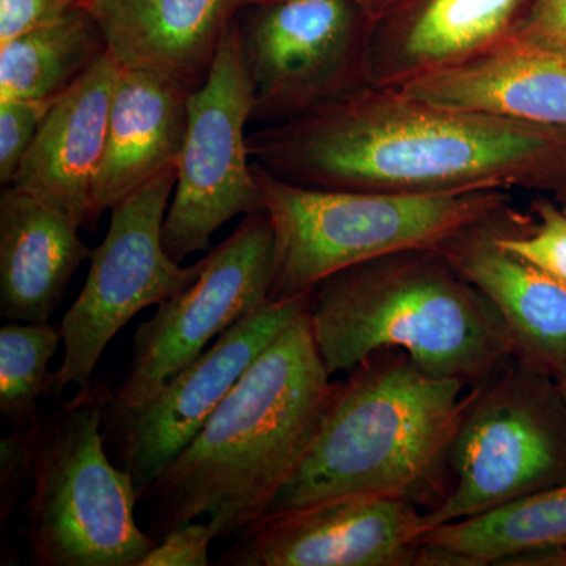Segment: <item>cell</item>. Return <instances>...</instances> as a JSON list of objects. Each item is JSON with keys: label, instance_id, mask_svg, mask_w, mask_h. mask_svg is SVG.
Returning a JSON list of instances; mask_svg holds the SVG:
<instances>
[{"label": "cell", "instance_id": "11", "mask_svg": "<svg viewBox=\"0 0 566 566\" xmlns=\"http://www.w3.org/2000/svg\"><path fill=\"white\" fill-rule=\"evenodd\" d=\"M273 275V226L266 211L252 212L208 251L200 277L137 327L128 375L112 389L106 411L147 403L211 338L270 301Z\"/></svg>", "mask_w": 566, "mask_h": 566}, {"label": "cell", "instance_id": "3", "mask_svg": "<svg viewBox=\"0 0 566 566\" xmlns=\"http://www.w3.org/2000/svg\"><path fill=\"white\" fill-rule=\"evenodd\" d=\"M311 323L331 378L401 352L424 374L472 387L515 357L497 308L439 249L387 253L331 275L312 294Z\"/></svg>", "mask_w": 566, "mask_h": 566}, {"label": "cell", "instance_id": "23", "mask_svg": "<svg viewBox=\"0 0 566 566\" xmlns=\"http://www.w3.org/2000/svg\"><path fill=\"white\" fill-rule=\"evenodd\" d=\"M63 342L50 323H7L0 329V415L11 427L40 422L39 398L46 394L48 365Z\"/></svg>", "mask_w": 566, "mask_h": 566}, {"label": "cell", "instance_id": "6", "mask_svg": "<svg viewBox=\"0 0 566 566\" xmlns=\"http://www.w3.org/2000/svg\"><path fill=\"white\" fill-rule=\"evenodd\" d=\"M112 381L114 376L80 390L36 424L25 531L35 565L139 566L158 545L137 526L132 475L104 450Z\"/></svg>", "mask_w": 566, "mask_h": 566}, {"label": "cell", "instance_id": "32", "mask_svg": "<svg viewBox=\"0 0 566 566\" xmlns=\"http://www.w3.org/2000/svg\"><path fill=\"white\" fill-rule=\"evenodd\" d=\"M556 382H557V387L558 389H560V392L562 395H564L565 397V400H566V364H565V367L562 368L560 371H558V374L556 375Z\"/></svg>", "mask_w": 566, "mask_h": 566}, {"label": "cell", "instance_id": "5", "mask_svg": "<svg viewBox=\"0 0 566 566\" xmlns=\"http://www.w3.org/2000/svg\"><path fill=\"white\" fill-rule=\"evenodd\" d=\"M274 232L270 300L312 292L354 264L409 249H438L468 223L513 202L510 191H331L281 180L252 161Z\"/></svg>", "mask_w": 566, "mask_h": 566}, {"label": "cell", "instance_id": "9", "mask_svg": "<svg viewBox=\"0 0 566 566\" xmlns=\"http://www.w3.org/2000/svg\"><path fill=\"white\" fill-rule=\"evenodd\" d=\"M374 22L353 0L248 3L237 18L252 123L296 120L367 85Z\"/></svg>", "mask_w": 566, "mask_h": 566}, {"label": "cell", "instance_id": "10", "mask_svg": "<svg viewBox=\"0 0 566 566\" xmlns=\"http://www.w3.org/2000/svg\"><path fill=\"white\" fill-rule=\"evenodd\" d=\"M252 107L234 21L207 81L189 99L177 186L163 226V244L174 262L211 251V238L227 222L264 210L245 136Z\"/></svg>", "mask_w": 566, "mask_h": 566}, {"label": "cell", "instance_id": "2", "mask_svg": "<svg viewBox=\"0 0 566 566\" xmlns=\"http://www.w3.org/2000/svg\"><path fill=\"white\" fill-rule=\"evenodd\" d=\"M311 305L253 360L144 494L153 504V538L203 516L214 539L241 535L303 463L338 385L316 348Z\"/></svg>", "mask_w": 566, "mask_h": 566}, {"label": "cell", "instance_id": "27", "mask_svg": "<svg viewBox=\"0 0 566 566\" xmlns=\"http://www.w3.org/2000/svg\"><path fill=\"white\" fill-rule=\"evenodd\" d=\"M214 539L208 524L193 523L174 528L153 547L139 566H207L208 547Z\"/></svg>", "mask_w": 566, "mask_h": 566}, {"label": "cell", "instance_id": "14", "mask_svg": "<svg viewBox=\"0 0 566 566\" xmlns=\"http://www.w3.org/2000/svg\"><path fill=\"white\" fill-rule=\"evenodd\" d=\"M534 221L512 202L468 223L438 249L497 308L515 359L556 378L566 364V281L502 244L504 234Z\"/></svg>", "mask_w": 566, "mask_h": 566}, {"label": "cell", "instance_id": "29", "mask_svg": "<svg viewBox=\"0 0 566 566\" xmlns=\"http://www.w3.org/2000/svg\"><path fill=\"white\" fill-rule=\"evenodd\" d=\"M516 36L566 59V0H534Z\"/></svg>", "mask_w": 566, "mask_h": 566}, {"label": "cell", "instance_id": "24", "mask_svg": "<svg viewBox=\"0 0 566 566\" xmlns=\"http://www.w3.org/2000/svg\"><path fill=\"white\" fill-rule=\"evenodd\" d=\"M535 221L502 237L509 251L566 281V212L546 197L532 202Z\"/></svg>", "mask_w": 566, "mask_h": 566}, {"label": "cell", "instance_id": "18", "mask_svg": "<svg viewBox=\"0 0 566 566\" xmlns=\"http://www.w3.org/2000/svg\"><path fill=\"white\" fill-rule=\"evenodd\" d=\"M398 88L438 106L566 132V59L517 36Z\"/></svg>", "mask_w": 566, "mask_h": 566}, {"label": "cell", "instance_id": "28", "mask_svg": "<svg viewBox=\"0 0 566 566\" xmlns=\"http://www.w3.org/2000/svg\"><path fill=\"white\" fill-rule=\"evenodd\" d=\"M84 0H0V44L61 18Z\"/></svg>", "mask_w": 566, "mask_h": 566}, {"label": "cell", "instance_id": "21", "mask_svg": "<svg viewBox=\"0 0 566 566\" xmlns=\"http://www.w3.org/2000/svg\"><path fill=\"white\" fill-rule=\"evenodd\" d=\"M419 566H515L566 546V482L420 536Z\"/></svg>", "mask_w": 566, "mask_h": 566}, {"label": "cell", "instance_id": "17", "mask_svg": "<svg viewBox=\"0 0 566 566\" xmlns=\"http://www.w3.org/2000/svg\"><path fill=\"white\" fill-rule=\"evenodd\" d=\"M122 69L202 87L244 0H84Z\"/></svg>", "mask_w": 566, "mask_h": 566}, {"label": "cell", "instance_id": "16", "mask_svg": "<svg viewBox=\"0 0 566 566\" xmlns=\"http://www.w3.org/2000/svg\"><path fill=\"white\" fill-rule=\"evenodd\" d=\"M118 71V63L106 54L52 104L11 182L88 232L99 221L93 192L106 150Z\"/></svg>", "mask_w": 566, "mask_h": 566}, {"label": "cell", "instance_id": "15", "mask_svg": "<svg viewBox=\"0 0 566 566\" xmlns=\"http://www.w3.org/2000/svg\"><path fill=\"white\" fill-rule=\"evenodd\" d=\"M534 0H398L371 25L367 85L403 87L516 36Z\"/></svg>", "mask_w": 566, "mask_h": 566}, {"label": "cell", "instance_id": "4", "mask_svg": "<svg viewBox=\"0 0 566 566\" xmlns=\"http://www.w3.org/2000/svg\"><path fill=\"white\" fill-rule=\"evenodd\" d=\"M468 387L424 374L401 352L368 357L338 382L307 455L268 513L348 495L439 504Z\"/></svg>", "mask_w": 566, "mask_h": 566}, {"label": "cell", "instance_id": "8", "mask_svg": "<svg viewBox=\"0 0 566 566\" xmlns=\"http://www.w3.org/2000/svg\"><path fill=\"white\" fill-rule=\"evenodd\" d=\"M178 164L140 186L112 208L109 230L92 249L84 289L63 316L65 356L48 376L46 394L61 398L70 385L91 389L106 346L144 308L188 290L207 256L189 266L174 262L163 244V226L177 186Z\"/></svg>", "mask_w": 566, "mask_h": 566}, {"label": "cell", "instance_id": "30", "mask_svg": "<svg viewBox=\"0 0 566 566\" xmlns=\"http://www.w3.org/2000/svg\"><path fill=\"white\" fill-rule=\"evenodd\" d=\"M260 2H271V0H244V6ZM353 2L375 24L376 21L381 20L382 17H386L397 6L398 0H353Z\"/></svg>", "mask_w": 566, "mask_h": 566}, {"label": "cell", "instance_id": "13", "mask_svg": "<svg viewBox=\"0 0 566 566\" xmlns=\"http://www.w3.org/2000/svg\"><path fill=\"white\" fill-rule=\"evenodd\" d=\"M423 513L403 499L348 495L270 512L219 557L230 566H419Z\"/></svg>", "mask_w": 566, "mask_h": 566}, {"label": "cell", "instance_id": "22", "mask_svg": "<svg viewBox=\"0 0 566 566\" xmlns=\"http://www.w3.org/2000/svg\"><path fill=\"white\" fill-rule=\"evenodd\" d=\"M107 54L84 6L0 44V102H55Z\"/></svg>", "mask_w": 566, "mask_h": 566}, {"label": "cell", "instance_id": "33", "mask_svg": "<svg viewBox=\"0 0 566 566\" xmlns=\"http://www.w3.org/2000/svg\"><path fill=\"white\" fill-rule=\"evenodd\" d=\"M564 211L566 212V199H565V208H564Z\"/></svg>", "mask_w": 566, "mask_h": 566}, {"label": "cell", "instance_id": "7", "mask_svg": "<svg viewBox=\"0 0 566 566\" xmlns=\"http://www.w3.org/2000/svg\"><path fill=\"white\" fill-rule=\"evenodd\" d=\"M450 472L446 497L423 513V534L565 483L566 400L556 379L512 357L472 386Z\"/></svg>", "mask_w": 566, "mask_h": 566}, {"label": "cell", "instance_id": "20", "mask_svg": "<svg viewBox=\"0 0 566 566\" xmlns=\"http://www.w3.org/2000/svg\"><path fill=\"white\" fill-rule=\"evenodd\" d=\"M81 227L17 186L0 193V314L10 322L50 323L92 249Z\"/></svg>", "mask_w": 566, "mask_h": 566}, {"label": "cell", "instance_id": "31", "mask_svg": "<svg viewBox=\"0 0 566 566\" xmlns=\"http://www.w3.org/2000/svg\"><path fill=\"white\" fill-rule=\"evenodd\" d=\"M515 566H566V546L521 558Z\"/></svg>", "mask_w": 566, "mask_h": 566}, {"label": "cell", "instance_id": "19", "mask_svg": "<svg viewBox=\"0 0 566 566\" xmlns=\"http://www.w3.org/2000/svg\"><path fill=\"white\" fill-rule=\"evenodd\" d=\"M192 92L150 71H118L93 205L106 210L180 163Z\"/></svg>", "mask_w": 566, "mask_h": 566}, {"label": "cell", "instance_id": "12", "mask_svg": "<svg viewBox=\"0 0 566 566\" xmlns=\"http://www.w3.org/2000/svg\"><path fill=\"white\" fill-rule=\"evenodd\" d=\"M312 292L270 300L219 335L147 403L104 409L103 433L115 463L132 475L139 502L167 464L200 433L253 360L312 303Z\"/></svg>", "mask_w": 566, "mask_h": 566}, {"label": "cell", "instance_id": "26", "mask_svg": "<svg viewBox=\"0 0 566 566\" xmlns=\"http://www.w3.org/2000/svg\"><path fill=\"white\" fill-rule=\"evenodd\" d=\"M40 423V422H39ZM20 424L0 441V521L6 523L33 479L36 424Z\"/></svg>", "mask_w": 566, "mask_h": 566}, {"label": "cell", "instance_id": "25", "mask_svg": "<svg viewBox=\"0 0 566 566\" xmlns=\"http://www.w3.org/2000/svg\"><path fill=\"white\" fill-rule=\"evenodd\" d=\"M57 102V99H55ZM55 102H0V182L10 186Z\"/></svg>", "mask_w": 566, "mask_h": 566}, {"label": "cell", "instance_id": "1", "mask_svg": "<svg viewBox=\"0 0 566 566\" xmlns=\"http://www.w3.org/2000/svg\"><path fill=\"white\" fill-rule=\"evenodd\" d=\"M281 180L331 191L434 196L502 189L566 199V132L365 85L248 137Z\"/></svg>", "mask_w": 566, "mask_h": 566}]
</instances>
